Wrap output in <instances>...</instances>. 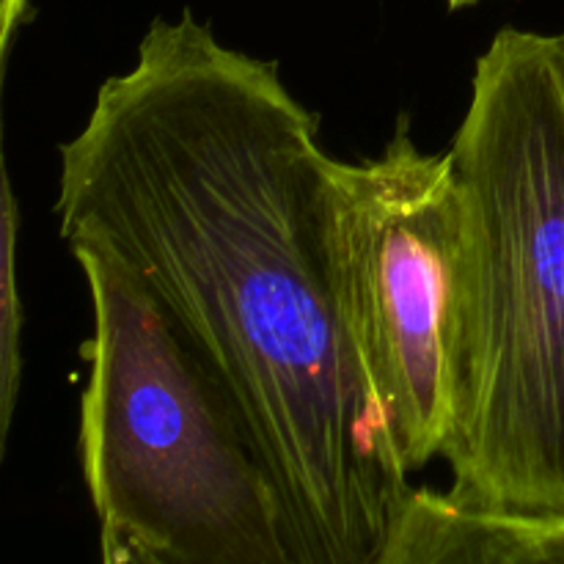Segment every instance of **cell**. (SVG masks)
Listing matches in <instances>:
<instances>
[{"mask_svg": "<svg viewBox=\"0 0 564 564\" xmlns=\"http://www.w3.org/2000/svg\"><path fill=\"white\" fill-rule=\"evenodd\" d=\"M317 116L191 11L61 147L69 248L124 264L268 468L301 564H378L413 494L347 336Z\"/></svg>", "mask_w": 564, "mask_h": 564, "instance_id": "obj_1", "label": "cell"}, {"mask_svg": "<svg viewBox=\"0 0 564 564\" xmlns=\"http://www.w3.org/2000/svg\"><path fill=\"white\" fill-rule=\"evenodd\" d=\"M449 154L468 218L449 494L564 518V33H496Z\"/></svg>", "mask_w": 564, "mask_h": 564, "instance_id": "obj_2", "label": "cell"}, {"mask_svg": "<svg viewBox=\"0 0 564 564\" xmlns=\"http://www.w3.org/2000/svg\"><path fill=\"white\" fill-rule=\"evenodd\" d=\"M91 295L80 466L99 527L171 564H301L251 438L135 275L69 248Z\"/></svg>", "mask_w": 564, "mask_h": 564, "instance_id": "obj_3", "label": "cell"}, {"mask_svg": "<svg viewBox=\"0 0 564 564\" xmlns=\"http://www.w3.org/2000/svg\"><path fill=\"white\" fill-rule=\"evenodd\" d=\"M328 246L347 336L408 474L446 457L463 408L468 218L452 154L402 116L378 158L328 165Z\"/></svg>", "mask_w": 564, "mask_h": 564, "instance_id": "obj_4", "label": "cell"}, {"mask_svg": "<svg viewBox=\"0 0 564 564\" xmlns=\"http://www.w3.org/2000/svg\"><path fill=\"white\" fill-rule=\"evenodd\" d=\"M378 564H564V518H523L413 488Z\"/></svg>", "mask_w": 564, "mask_h": 564, "instance_id": "obj_5", "label": "cell"}, {"mask_svg": "<svg viewBox=\"0 0 564 564\" xmlns=\"http://www.w3.org/2000/svg\"><path fill=\"white\" fill-rule=\"evenodd\" d=\"M20 202L3 165V207H0V446L6 444L22 386V295L17 281L20 251Z\"/></svg>", "mask_w": 564, "mask_h": 564, "instance_id": "obj_6", "label": "cell"}, {"mask_svg": "<svg viewBox=\"0 0 564 564\" xmlns=\"http://www.w3.org/2000/svg\"><path fill=\"white\" fill-rule=\"evenodd\" d=\"M99 556H102V564H171L152 549L132 540L130 534L108 527H99Z\"/></svg>", "mask_w": 564, "mask_h": 564, "instance_id": "obj_7", "label": "cell"}, {"mask_svg": "<svg viewBox=\"0 0 564 564\" xmlns=\"http://www.w3.org/2000/svg\"><path fill=\"white\" fill-rule=\"evenodd\" d=\"M31 20V0H0V55L9 64V50L17 31Z\"/></svg>", "mask_w": 564, "mask_h": 564, "instance_id": "obj_8", "label": "cell"}, {"mask_svg": "<svg viewBox=\"0 0 564 564\" xmlns=\"http://www.w3.org/2000/svg\"><path fill=\"white\" fill-rule=\"evenodd\" d=\"M446 3H449V9H466V6H474V3H479V0H446Z\"/></svg>", "mask_w": 564, "mask_h": 564, "instance_id": "obj_9", "label": "cell"}]
</instances>
